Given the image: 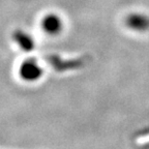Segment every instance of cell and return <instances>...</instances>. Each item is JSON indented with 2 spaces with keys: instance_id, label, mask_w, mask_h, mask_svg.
<instances>
[{
  "instance_id": "1",
  "label": "cell",
  "mask_w": 149,
  "mask_h": 149,
  "mask_svg": "<svg viewBox=\"0 0 149 149\" xmlns=\"http://www.w3.org/2000/svg\"><path fill=\"white\" fill-rule=\"evenodd\" d=\"M20 77L26 82H34L42 76V68L35 59H27L23 61L19 68Z\"/></svg>"
},
{
  "instance_id": "3",
  "label": "cell",
  "mask_w": 149,
  "mask_h": 149,
  "mask_svg": "<svg viewBox=\"0 0 149 149\" xmlns=\"http://www.w3.org/2000/svg\"><path fill=\"white\" fill-rule=\"evenodd\" d=\"M125 24L132 30L137 32H145L149 30V17L141 13H133L126 17Z\"/></svg>"
},
{
  "instance_id": "4",
  "label": "cell",
  "mask_w": 149,
  "mask_h": 149,
  "mask_svg": "<svg viewBox=\"0 0 149 149\" xmlns=\"http://www.w3.org/2000/svg\"><path fill=\"white\" fill-rule=\"evenodd\" d=\"M14 38L19 44V46L23 49V51H31V49L34 48V42H33V40L31 38L30 35L27 34L24 31L22 30L15 31Z\"/></svg>"
},
{
  "instance_id": "2",
  "label": "cell",
  "mask_w": 149,
  "mask_h": 149,
  "mask_svg": "<svg viewBox=\"0 0 149 149\" xmlns=\"http://www.w3.org/2000/svg\"><path fill=\"white\" fill-rule=\"evenodd\" d=\"M42 29L49 35H57L63 28V22L61 18L56 14H48L42 19L40 22Z\"/></svg>"
}]
</instances>
